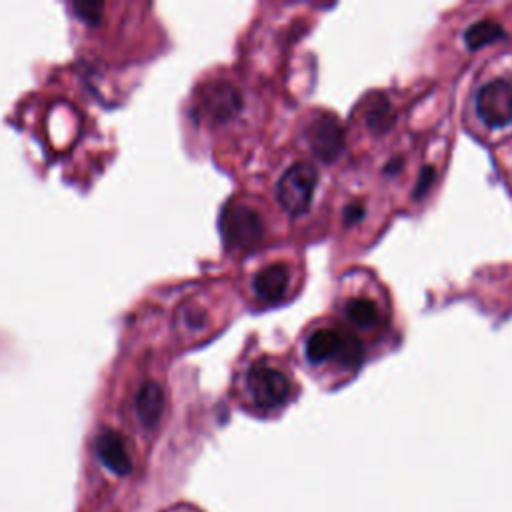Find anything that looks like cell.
<instances>
[{"mask_svg": "<svg viewBox=\"0 0 512 512\" xmlns=\"http://www.w3.org/2000/svg\"><path fill=\"white\" fill-rule=\"evenodd\" d=\"M362 216H364V208H362L360 204L348 206V210H346V224H354V222H358Z\"/></svg>", "mask_w": 512, "mask_h": 512, "instance_id": "17", "label": "cell"}, {"mask_svg": "<svg viewBox=\"0 0 512 512\" xmlns=\"http://www.w3.org/2000/svg\"><path fill=\"white\" fill-rule=\"evenodd\" d=\"M344 340H346V332H340V330H334V328L314 330L306 338V344H304L306 358L312 364H320V362H326V360H340Z\"/></svg>", "mask_w": 512, "mask_h": 512, "instance_id": "9", "label": "cell"}, {"mask_svg": "<svg viewBox=\"0 0 512 512\" xmlns=\"http://www.w3.org/2000/svg\"><path fill=\"white\" fill-rule=\"evenodd\" d=\"M306 140L320 160H336L344 148V130L340 120L330 112L316 114L306 126Z\"/></svg>", "mask_w": 512, "mask_h": 512, "instance_id": "6", "label": "cell"}, {"mask_svg": "<svg viewBox=\"0 0 512 512\" xmlns=\"http://www.w3.org/2000/svg\"><path fill=\"white\" fill-rule=\"evenodd\" d=\"M290 284V270L282 262H272L264 266L254 278H252V288L256 296L264 302H280L286 296Z\"/></svg>", "mask_w": 512, "mask_h": 512, "instance_id": "7", "label": "cell"}, {"mask_svg": "<svg viewBox=\"0 0 512 512\" xmlns=\"http://www.w3.org/2000/svg\"><path fill=\"white\" fill-rule=\"evenodd\" d=\"M224 240L232 248H250L260 242L264 234L262 218L256 210L244 204H230L220 218Z\"/></svg>", "mask_w": 512, "mask_h": 512, "instance_id": "3", "label": "cell"}, {"mask_svg": "<svg viewBox=\"0 0 512 512\" xmlns=\"http://www.w3.org/2000/svg\"><path fill=\"white\" fill-rule=\"evenodd\" d=\"M500 38H504V28L498 22H492V20L476 22L464 32V42L470 50L484 48V46H488V44H492Z\"/></svg>", "mask_w": 512, "mask_h": 512, "instance_id": "11", "label": "cell"}, {"mask_svg": "<svg viewBox=\"0 0 512 512\" xmlns=\"http://www.w3.org/2000/svg\"><path fill=\"white\" fill-rule=\"evenodd\" d=\"M244 386L250 404L260 410H274L282 406L292 390L288 376L280 368L270 366L264 360L250 364Z\"/></svg>", "mask_w": 512, "mask_h": 512, "instance_id": "1", "label": "cell"}, {"mask_svg": "<svg viewBox=\"0 0 512 512\" xmlns=\"http://www.w3.org/2000/svg\"><path fill=\"white\" fill-rule=\"evenodd\" d=\"M242 106L238 88L228 80H210L200 86L198 108L212 122L230 120Z\"/></svg>", "mask_w": 512, "mask_h": 512, "instance_id": "5", "label": "cell"}, {"mask_svg": "<svg viewBox=\"0 0 512 512\" xmlns=\"http://www.w3.org/2000/svg\"><path fill=\"white\" fill-rule=\"evenodd\" d=\"M96 454L106 468L116 474H128L132 470V456L122 434L106 430L96 438Z\"/></svg>", "mask_w": 512, "mask_h": 512, "instance_id": "8", "label": "cell"}, {"mask_svg": "<svg viewBox=\"0 0 512 512\" xmlns=\"http://www.w3.org/2000/svg\"><path fill=\"white\" fill-rule=\"evenodd\" d=\"M476 112L490 128L508 126L512 122V84L508 80L484 84L476 96Z\"/></svg>", "mask_w": 512, "mask_h": 512, "instance_id": "4", "label": "cell"}, {"mask_svg": "<svg viewBox=\"0 0 512 512\" xmlns=\"http://www.w3.org/2000/svg\"><path fill=\"white\" fill-rule=\"evenodd\" d=\"M366 122L374 132H386L392 122V110L386 98H376V102L366 112Z\"/></svg>", "mask_w": 512, "mask_h": 512, "instance_id": "13", "label": "cell"}, {"mask_svg": "<svg viewBox=\"0 0 512 512\" xmlns=\"http://www.w3.org/2000/svg\"><path fill=\"white\" fill-rule=\"evenodd\" d=\"M316 182H318V172L312 164L308 162L292 164L280 176L276 186V196L280 206L292 216L306 212L312 202Z\"/></svg>", "mask_w": 512, "mask_h": 512, "instance_id": "2", "label": "cell"}, {"mask_svg": "<svg viewBox=\"0 0 512 512\" xmlns=\"http://www.w3.org/2000/svg\"><path fill=\"white\" fill-rule=\"evenodd\" d=\"M74 8H76V12H78V16H80L82 20L94 24V22L100 20L98 16H100V12H102L104 6H102L100 2H76Z\"/></svg>", "mask_w": 512, "mask_h": 512, "instance_id": "14", "label": "cell"}, {"mask_svg": "<svg viewBox=\"0 0 512 512\" xmlns=\"http://www.w3.org/2000/svg\"><path fill=\"white\" fill-rule=\"evenodd\" d=\"M434 168L432 166H426L424 170H422V174H420V178H418V184L414 186V198H422L426 192H428V188L432 186V182H434Z\"/></svg>", "mask_w": 512, "mask_h": 512, "instance_id": "15", "label": "cell"}, {"mask_svg": "<svg viewBox=\"0 0 512 512\" xmlns=\"http://www.w3.org/2000/svg\"><path fill=\"white\" fill-rule=\"evenodd\" d=\"M346 316L352 324L360 328H372L380 322V312L376 304L368 298H354L346 304Z\"/></svg>", "mask_w": 512, "mask_h": 512, "instance_id": "12", "label": "cell"}, {"mask_svg": "<svg viewBox=\"0 0 512 512\" xmlns=\"http://www.w3.org/2000/svg\"><path fill=\"white\" fill-rule=\"evenodd\" d=\"M134 412L144 428H154L164 412V390L156 382H144L136 392Z\"/></svg>", "mask_w": 512, "mask_h": 512, "instance_id": "10", "label": "cell"}, {"mask_svg": "<svg viewBox=\"0 0 512 512\" xmlns=\"http://www.w3.org/2000/svg\"><path fill=\"white\" fill-rule=\"evenodd\" d=\"M184 320H186V324L190 328L198 330L202 326V322H204V312L200 308H186L184 310Z\"/></svg>", "mask_w": 512, "mask_h": 512, "instance_id": "16", "label": "cell"}]
</instances>
